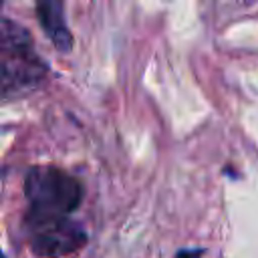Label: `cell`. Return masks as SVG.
I'll return each mask as SVG.
<instances>
[{"instance_id": "obj_2", "label": "cell", "mask_w": 258, "mask_h": 258, "mask_svg": "<svg viewBox=\"0 0 258 258\" xmlns=\"http://www.w3.org/2000/svg\"><path fill=\"white\" fill-rule=\"evenodd\" d=\"M48 64L34 48L30 32L14 20L0 18V99L16 101L36 91Z\"/></svg>"}, {"instance_id": "obj_3", "label": "cell", "mask_w": 258, "mask_h": 258, "mask_svg": "<svg viewBox=\"0 0 258 258\" xmlns=\"http://www.w3.org/2000/svg\"><path fill=\"white\" fill-rule=\"evenodd\" d=\"M36 16H38V22L44 34L54 44V48L60 52H69L73 48V34L67 26L64 2L62 0H36Z\"/></svg>"}, {"instance_id": "obj_5", "label": "cell", "mask_w": 258, "mask_h": 258, "mask_svg": "<svg viewBox=\"0 0 258 258\" xmlns=\"http://www.w3.org/2000/svg\"><path fill=\"white\" fill-rule=\"evenodd\" d=\"M0 258H6V256H4V252H2V248H0Z\"/></svg>"}, {"instance_id": "obj_4", "label": "cell", "mask_w": 258, "mask_h": 258, "mask_svg": "<svg viewBox=\"0 0 258 258\" xmlns=\"http://www.w3.org/2000/svg\"><path fill=\"white\" fill-rule=\"evenodd\" d=\"M175 258H202V250H181Z\"/></svg>"}, {"instance_id": "obj_1", "label": "cell", "mask_w": 258, "mask_h": 258, "mask_svg": "<svg viewBox=\"0 0 258 258\" xmlns=\"http://www.w3.org/2000/svg\"><path fill=\"white\" fill-rule=\"evenodd\" d=\"M24 196L28 210L24 214L26 234L60 226L81 206L83 185L64 169L52 165L32 167L24 179Z\"/></svg>"}, {"instance_id": "obj_6", "label": "cell", "mask_w": 258, "mask_h": 258, "mask_svg": "<svg viewBox=\"0 0 258 258\" xmlns=\"http://www.w3.org/2000/svg\"><path fill=\"white\" fill-rule=\"evenodd\" d=\"M0 4H2V0H0Z\"/></svg>"}]
</instances>
